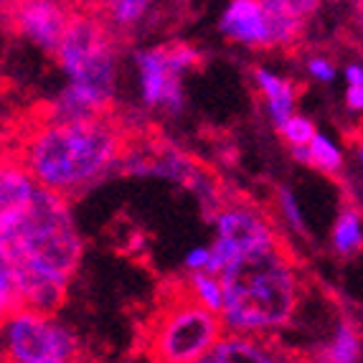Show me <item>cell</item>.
Segmentation results:
<instances>
[{"mask_svg": "<svg viewBox=\"0 0 363 363\" xmlns=\"http://www.w3.org/2000/svg\"><path fill=\"white\" fill-rule=\"evenodd\" d=\"M0 249L16 272L21 308L56 315L84 257L69 201L36 188L23 206L0 211Z\"/></svg>", "mask_w": 363, "mask_h": 363, "instance_id": "obj_1", "label": "cell"}, {"mask_svg": "<svg viewBox=\"0 0 363 363\" xmlns=\"http://www.w3.org/2000/svg\"><path fill=\"white\" fill-rule=\"evenodd\" d=\"M125 150L128 130L115 115L86 120L43 117L21 138L18 163L38 188L69 201L112 173Z\"/></svg>", "mask_w": 363, "mask_h": 363, "instance_id": "obj_2", "label": "cell"}, {"mask_svg": "<svg viewBox=\"0 0 363 363\" xmlns=\"http://www.w3.org/2000/svg\"><path fill=\"white\" fill-rule=\"evenodd\" d=\"M218 279L224 290L221 323L229 335L269 338L292 320L303 295L295 259L285 244L239 257Z\"/></svg>", "mask_w": 363, "mask_h": 363, "instance_id": "obj_3", "label": "cell"}, {"mask_svg": "<svg viewBox=\"0 0 363 363\" xmlns=\"http://www.w3.org/2000/svg\"><path fill=\"white\" fill-rule=\"evenodd\" d=\"M54 56L69 84L51 104L49 117L86 120L112 115L117 94V36L102 13L74 8L72 23Z\"/></svg>", "mask_w": 363, "mask_h": 363, "instance_id": "obj_4", "label": "cell"}, {"mask_svg": "<svg viewBox=\"0 0 363 363\" xmlns=\"http://www.w3.org/2000/svg\"><path fill=\"white\" fill-rule=\"evenodd\" d=\"M221 318L196 305L178 282L147 325V353L152 363H199L224 338Z\"/></svg>", "mask_w": 363, "mask_h": 363, "instance_id": "obj_5", "label": "cell"}, {"mask_svg": "<svg viewBox=\"0 0 363 363\" xmlns=\"http://www.w3.org/2000/svg\"><path fill=\"white\" fill-rule=\"evenodd\" d=\"M0 351L8 363H77L82 343L56 315L18 308L0 325Z\"/></svg>", "mask_w": 363, "mask_h": 363, "instance_id": "obj_6", "label": "cell"}, {"mask_svg": "<svg viewBox=\"0 0 363 363\" xmlns=\"http://www.w3.org/2000/svg\"><path fill=\"white\" fill-rule=\"evenodd\" d=\"M211 221L216 229V239L208 247L211 259H208L206 274H213V277H221V272L239 257L282 247L274 224L252 203H239V201L221 203Z\"/></svg>", "mask_w": 363, "mask_h": 363, "instance_id": "obj_7", "label": "cell"}, {"mask_svg": "<svg viewBox=\"0 0 363 363\" xmlns=\"http://www.w3.org/2000/svg\"><path fill=\"white\" fill-rule=\"evenodd\" d=\"M201 54L188 43H163L152 49L138 51L140 97L143 104L152 109H165L168 115H178L186 104L181 77L188 69L199 67Z\"/></svg>", "mask_w": 363, "mask_h": 363, "instance_id": "obj_8", "label": "cell"}, {"mask_svg": "<svg viewBox=\"0 0 363 363\" xmlns=\"http://www.w3.org/2000/svg\"><path fill=\"white\" fill-rule=\"evenodd\" d=\"M72 6L51 3V0H28L11 8V21L16 30L49 54H56L61 38L72 23Z\"/></svg>", "mask_w": 363, "mask_h": 363, "instance_id": "obj_9", "label": "cell"}, {"mask_svg": "<svg viewBox=\"0 0 363 363\" xmlns=\"http://www.w3.org/2000/svg\"><path fill=\"white\" fill-rule=\"evenodd\" d=\"M218 30L229 41L252 49H274L272 16L267 0H231L218 18Z\"/></svg>", "mask_w": 363, "mask_h": 363, "instance_id": "obj_10", "label": "cell"}, {"mask_svg": "<svg viewBox=\"0 0 363 363\" xmlns=\"http://www.w3.org/2000/svg\"><path fill=\"white\" fill-rule=\"evenodd\" d=\"M211 363H305L274 343L272 338H249V335H229L218 340L211 353Z\"/></svg>", "mask_w": 363, "mask_h": 363, "instance_id": "obj_11", "label": "cell"}, {"mask_svg": "<svg viewBox=\"0 0 363 363\" xmlns=\"http://www.w3.org/2000/svg\"><path fill=\"white\" fill-rule=\"evenodd\" d=\"M255 82L267 102V112H269L272 125L282 130V125L295 115V86H292V82L264 67L255 69Z\"/></svg>", "mask_w": 363, "mask_h": 363, "instance_id": "obj_12", "label": "cell"}, {"mask_svg": "<svg viewBox=\"0 0 363 363\" xmlns=\"http://www.w3.org/2000/svg\"><path fill=\"white\" fill-rule=\"evenodd\" d=\"M36 181L18 163V157H0V211L23 206L36 194Z\"/></svg>", "mask_w": 363, "mask_h": 363, "instance_id": "obj_13", "label": "cell"}, {"mask_svg": "<svg viewBox=\"0 0 363 363\" xmlns=\"http://www.w3.org/2000/svg\"><path fill=\"white\" fill-rule=\"evenodd\" d=\"M181 287L186 290V295L194 300L196 305H201L208 313L221 318L224 310V290H221V279L206 272H186V279H181Z\"/></svg>", "mask_w": 363, "mask_h": 363, "instance_id": "obj_14", "label": "cell"}, {"mask_svg": "<svg viewBox=\"0 0 363 363\" xmlns=\"http://www.w3.org/2000/svg\"><path fill=\"white\" fill-rule=\"evenodd\" d=\"M361 335L353 328V323L343 320L335 330V335L330 338V343L320 351L318 363H358L361 361Z\"/></svg>", "mask_w": 363, "mask_h": 363, "instance_id": "obj_15", "label": "cell"}, {"mask_svg": "<svg viewBox=\"0 0 363 363\" xmlns=\"http://www.w3.org/2000/svg\"><path fill=\"white\" fill-rule=\"evenodd\" d=\"M333 249L340 257H353L363 249V216L353 208H343L333 226Z\"/></svg>", "mask_w": 363, "mask_h": 363, "instance_id": "obj_16", "label": "cell"}, {"mask_svg": "<svg viewBox=\"0 0 363 363\" xmlns=\"http://www.w3.org/2000/svg\"><path fill=\"white\" fill-rule=\"evenodd\" d=\"M150 8L152 3H147V0H115V3H107L104 8H99V13L104 16L109 28L117 33L122 28H135L138 23H143Z\"/></svg>", "mask_w": 363, "mask_h": 363, "instance_id": "obj_17", "label": "cell"}, {"mask_svg": "<svg viewBox=\"0 0 363 363\" xmlns=\"http://www.w3.org/2000/svg\"><path fill=\"white\" fill-rule=\"evenodd\" d=\"M308 155L310 165L318 168L320 173H328V176H335L343 168V152H340V147L323 133H318L313 138V143L308 145Z\"/></svg>", "mask_w": 363, "mask_h": 363, "instance_id": "obj_18", "label": "cell"}, {"mask_svg": "<svg viewBox=\"0 0 363 363\" xmlns=\"http://www.w3.org/2000/svg\"><path fill=\"white\" fill-rule=\"evenodd\" d=\"M18 290H16V272L8 255L0 249V325L18 310Z\"/></svg>", "mask_w": 363, "mask_h": 363, "instance_id": "obj_19", "label": "cell"}, {"mask_svg": "<svg viewBox=\"0 0 363 363\" xmlns=\"http://www.w3.org/2000/svg\"><path fill=\"white\" fill-rule=\"evenodd\" d=\"M279 135L287 140V145L290 147H308L313 143V138L318 135L315 130V122L305 115H292L290 120L282 125Z\"/></svg>", "mask_w": 363, "mask_h": 363, "instance_id": "obj_20", "label": "cell"}, {"mask_svg": "<svg viewBox=\"0 0 363 363\" xmlns=\"http://www.w3.org/2000/svg\"><path fill=\"white\" fill-rule=\"evenodd\" d=\"M279 208H282V216H285L287 226H292L295 231H305L303 211L297 206V201L290 188H279Z\"/></svg>", "mask_w": 363, "mask_h": 363, "instance_id": "obj_21", "label": "cell"}, {"mask_svg": "<svg viewBox=\"0 0 363 363\" xmlns=\"http://www.w3.org/2000/svg\"><path fill=\"white\" fill-rule=\"evenodd\" d=\"M308 74L313 79H318V82H333L335 79V67L330 64V61L325 59V56H315V59L308 61Z\"/></svg>", "mask_w": 363, "mask_h": 363, "instance_id": "obj_22", "label": "cell"}, {"mask_svg": "<svg viewBox=\"0 0 363 363\" xmlns=\"http://www.w3.org/2000/svg\"><path fill=\"white\" fill-rule=\"evenodd\" d=\"M208 259H211V249H208V247L191 249V252L186 255V259H183V264H186V272H206Z\"/></svg>", "mask_w": 363, "mask_h": 363, "instance_id": "obj_23", "label": "cell"}, {"mask_svg": "<svg viewBox=\"0 0 363 363\" xmlns=\"http://www.w3.org/2000/svg\"><path fill=\"white\" fill-rule=\"evenodd\" d=\"M345 104L353 112H363V86H348L345 89Z\"/></svg>", "mask_w": 363, "mask_h": 363, "instance_id": "obj_24", "label": "cell"}, {"mask_svg": "<svg viewBox=\"0 0 363 363\" xmlns=\"http://www.w3.org/2000/svg\"><path fill=\"white\" fill-rule=\"evenodd\" d=\"M345 82H348V86H363L361 64H348V67H345Z\"/></svg>", "mask_w": 363, "mask_h": 363, "instance_id": "obj_25", "label": "cell"}, {"mask_svg": "<svg viewBox=\"0 0 363 363\" xmlns=\"http://www.w3.org/2000/svg\"><path fill=\"white\" fill-rule=\"evenodd\" d=\"M292 157H295L297 163H305L310 165V155H308V147H290Z\"/></svg>", "mask_w": 363, "mask_h": 363, "instance_id": "obj_26", "label": "cell"}, {"mask_svg": "<svg viewBox=\"0 0 363 363\" xmlns=\"http://www.w3.org/2000/svg\"><path fill=\"white\" fill-rule=\"evenodd\" d=\"M199 363H211V356H208V358H203V361H199Z\"/></svg>", "mask_w": 363, "mask_h": 363, "instance_id": "obj_27", "label": "cell"}]
</instances>
